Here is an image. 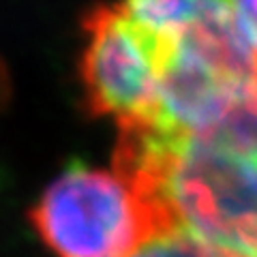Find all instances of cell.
Returning <instances> with one entry per match:
<instances>
[{
  "mask_svg": "<svg viewBox=\"0 0 257 257\" xmlns=\"http://www.w3.org/2000/svg\"><path fill=\"white\" fill-rule=\"evenodd\" d=\"M118 128L116 172L163 206L176 231L257 257V159L155 124Z\"/></svg>",
  "mask_w": 257,
  "mask_h": 257,
  "instance_id": "obj_1",
  "label": "cell"
},
{
  "mask_svg": "<svg viewBox=\"0 0 257 257\" xmlns=\"http://www.w3.org/2000/svg\"><path fill=\"white\" fill-rule=\"evenodd\" d=\"M32 227L58 257H135L176 234L165 208L120 172L73 161L30 210Z\"/></svg>",
  "mask_w": 257,
  "mask_h": 257,
  "instance_id": "obj_2",
  "label": "cell"
},
{
  "mask_svg": "<svg viewBox=\"0 0 257 257\" xmlns=\"http://www.w3.org/2000/svg\"><path fill=\"white\" fill-rule=\"evenodd\" d=\"M79 73L86 105L118 126L157 124L159 94L172 39L131 18L120 5H99L84 20Z\"/></svg>",
  "mask_w": 257,
  "mask_h": 257,
  "instance_id": "obj_3",
  "label": "cell"
},
{
  "mask_svg": "<svg viewBox=\"0 0 257 257\" xmlns=\"http://www.w3.org/2000/svg\"><path fill=\"white\" fill-rule=\"evenodd\" d=\"M138 22L170 39L225 37L238 32L234 0H120Z\"/></svg>",
  "mask_w": 257,
  "mask_h": 257,
  "instance_id": "obj_4",
  "label": "cell"
},
{
  "mask_svg": "<svg viewBox=\"0 0 257 257\" xmlns=\"http://www.w3.org/2000/svg\"><path fill=\"white\" fill-rule=\"evenodd\" d=\"M219 140L225 146L257 159V86L248 90L223 120Z\"/></svg>",
  "mask_w": 257,
  "mask_h": 257,
  "instance_id": "obj_5",
  "label": "cell"
},
{
  "mask_svg": "<svg viewBox=\"0 0 257 257\" xmlns=\"http://www.w3.org/2000/svg\"><path fill=\"white\" fill-rule=\"evenodd\" d=\"M148 257H240L223 248H214L210 244H204L199 240L191 238L182 231H176L172 236H165L146 246Z\"/></svg>",
  "mask_w": 257,
  "mask_h": 257,
  "instance_id": "obj_6",
  "label": "cell"
},
{
  "mask_svg": "<svg viewBox=\"0 0 257 257\" xmlns=\"http://www.w3.org/2000/svg\"><path fill=\"white\" fill-rule=\"evenodd\" d=\"M234 20L257 67V0H234Z\"/></svg>",
  "mask_w": 257,
  "mask_h": 257,
  "instance_id": "obj_7",
  "label": "cell"
},
{
  "mask_svg": "<svg viewBox=\"0 0 257 257\" xmlns=\"http://www.w3.org/2000/svg\"><path fill=\"white\" fill-rule=\"evenodd\" d=\"M135 257H144V255H142V253H138V255H135Z\"/></svg>",
  "mask_w": 257,
  "mask_h": 257,
  "instance_id": "obj_8",
  "label": "cell"
}]
</instances>
